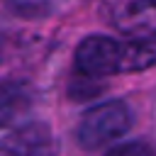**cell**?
I'll return each mask as SVG.
<instances>
[{"instance_id": "8992f818", "label": "cell", "mask_w": 156, "mask_h": 156, "mask_svg": "<svg viewBox=\"0 0 156 156\" xmlns=\"http://www.w3.org/2000/svg\"><path fill=\"white\" fill-rule=\"evenodd\" d=\"M107 156H156V154L141 141H129V144H119V146L110 149Z\"/></svg>"}, {"instance_id": "3957f363", "label": "cell", "mask_w": 156, "mask_h": 156, "mask_svg": "<svg viewBox=\"0 0 156 156\" xmlns=\"http://www.w3.org/2000/svg\"><path fill=\"white\" fill-rule=\"evenodd\" d=\"M100 15L132 41H156V0H100Z\"/></svg>"}, {"instance_id": "277c9868", "label": "cell", "mask_w": 156, "mask_h": 156, "mask_svg": "<svg viewBox=\"0 0 156 156\" xmlns=\"http://www.w3.org/2000/svg\"><path fill=\"white\" fill-rule=\"evenodd\" d=\"M0 156H58V144L46 124L29 122L0 139Z\"/></svg>"}, {"instance_id": "5b68a950", "label": "cell", "mask_w": 156, "mask_h": 156, "mask_svg": "<svg viewBox=\"0 0 156 156\" xmlns=\"http://www.w3.org/2000/svg\"><path fill=\"white\" fill-rule=\"evenodd\" d=\"M32 107V88L24 80H0V127L12 124Z\"/></svg>"}, {"instance_id": "7a4b0ae2", "label": "cell", "mask_w": 156, "mask_h": 156, "mask_svg": "<svg viewBox=\"0 0 156 156\" xmlns=\"http://www.w3.org/2000/svg\"><path fill=\"white\" fill-rule=\"evenodd\" d=\"M129 127H132L129 107L122 100H107V102L90 107L80 117L76 136L83 149H100V146L119 139L122 134H127Z\"/></svg>"}, {"instance_id": "6da1fadb", "label": "cell", "mask_w": 156, "mask_h": 156, "mask_svg": "<svg viewBox=\"0 0 156 156\" xmlns=\"http://www.w3.org/2000/svg\"><path fill=\"white\" fill-rule=\"evenodd\" d=\"M156 63V49L141 41H119L110 37H85L76 46V71L85 78L146 71Z\"/></svg>"}]
</instances>
